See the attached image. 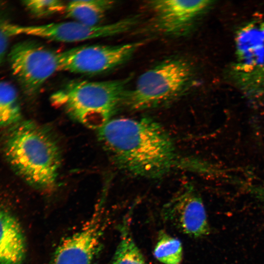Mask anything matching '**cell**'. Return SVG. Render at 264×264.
<instances>
[{"label": "cell", "instance_id": "cell-1", "mask_svg": "<svg viewBox=\"0 0 264 264\" xmlns=\"http://www.w3.org/2000/svg\"><path fill=\"white\" fill-rule=\"evenodd\" d=\"M98 137L112 163L134 176L158 178L184 164L169 134L150 118L111 119Z\"/></svg>", "mask_w": 264, "mask_h": 264}, {"label": "cell", "instance_id": "cell-2", "mask_svg": "<svg viewBox=\"0 0 264 264\" xmlns=\"http://www.w3.org/2000/svg\"><path fill=\"white\" fill-rule=\"evenodd\" d=\"M2 152L14 172L33 187L53 190L62 163L60 148L53 133L31 121L8 128Z\"/></svg>", "mask_w": 264, "mask_h": 264}, {"label": "cell", "instance_id": "cell-3", "mask_svg": "<svg viewBox=\"0 0 264 264\" xmlns=\"http://www.w3.org/2000/svg\"><path fill=\"white\" fill-rule=\"evenodd\" d=\"M131 78L72 81L54 92L50 101L83 125L99 130L123 105Z\"/></svg>", "mask_w": 264, "mask_h": 264}, {"label": "cell", "instance_id": "cell-4", "mask_svg": "<svg viewBox=\"0 0 264 264\" xmlns=\"http://www.w3.org/2000/svg\"><path fill=\"white\" fill-rule=\"evenodd\" d=\"M196 83V71L185 59H165L142 74L127 90L123 105L141 110L169 104L188 93Z\"/></svg>", "mask_w": 264, "mask_h": 264}, {"label": "cell", "instance_id": "cell-5", "mask_svg": "<svg viewBox=\"0 0 264 264\" xmlns=\"http://www.w3.org/2000/svg\"><path fill=\"white\" fill-rule=\"evenodd\" d=\"M235 60L231 75L245 93H264V16L244 23L235 38Z\"/></svg>", "mask_w": 264, "mask_h": 264}, {"label": "cell", "instance_id": "cell-6", "mask_svg": "<svg viewBox=\"0 0 264 264\" xmlns=\"http://www.w3.org/2000/svg\"><path fill=\"white\" fill-rule=\"evenodd\" d=\"M12 72L28 96L37 94L59 69V52L33 41L15 44L8 55Z\"/></svg>", "mask_w": 264, "mask_h": 264}, {"label": "cell", "instance_id": "cell-7", "mask_svg": "<svg viewBox=\"0 0 264 264\" xmlns=\"http://www.w3.org/2000/svg\"><path fill=\"white\" fill-rule=\"evenodd\" d=\"M143 42L117 45L80 46L59 52V69L93 75L110 70L126 62Z\"/></svg>", "mask_w": 264, "mask_h": 264}, {"label": "cell", "instance_id": "cell-8", "mask_svg": "<svg viewBox=\"0 0 264 264\" xmlns=\"http://www.w3.org/2000/svg\"><path fill=\"white\" fill-rule=\"evenodd\" d=\"M136 16L115 22L89 25L76 21L22 26L11 24L12 36L24 34L58 42L70 43L118 35L131 30L138 22Z\"/></svg>", "mask_w": 264, "mask_h": 264}, {"label": "cell", "instance_id": "cell-9", "mask_svg": "<svg viewBox=\"0 0 264 264\" xmlns=\"http://www.w3.org/2000/svg\"><path fill=\"white\" fill-rule=\"evenodd\" d=\"M213 3L207 0L147 1L151 14L148 27L153 33L166 36L185 35L196 26Z\"/></svg>", "mask_w": 264, "mask_h": 264}, {"label": "cell", "instance_id": "cell-10", "mask_svg": "<svg viewBox=\"0 0 264 264\" xmlns=\"http://www.w3.org/2000/svg\"><path fill=\"white\" fill-rule=\"evenodd\" d=\"M104 207L100 204L81 228L61 240L51 264H92L101 250L108 226Z\"/></svg>", "mask_w": 264, "mask_h": 264}, {"label": "cell", "instance_id": "cell-11", "mask_svg": "<svg viewBox=\"0 0 264 264\" xmlns=\"http://www.w3.org/2000/svg\"><path fill=\"white\" fill-rule=\"evenodd\" d=\"M164 219L181 232L194 238L205 236L209 226L201 197L191 184H186L164 207Z\"/></svg>", "mask_w": 264, "mask_h": 264}, {"label": "cell", "instance_id": "cell-12", "mask_svg": "<svg viewBox=\"0 0 264 264\" xmlns=\"http://www.w3.org/2000/svg\"><path fill=\"white\" fill-rule=\"evenodd\" d=\"M26 242L21 225L10 212L0 208V264H22Z\"/></svg>", "mask_w": 264, "mask_h": 264}, {"label": "cell", "instance_id": "cell-13", "mask_svg": "<svg viewBox=\"0 0 264 264\" xmlns=\"http://www.w3.org/2000/svg\"><path fill=\"white\" fill-rule=\"evenodd\" d=\"M115 1L109 0H72L66 4V16L74 21L89 25L101 24Z\"/></svg>", "mask_w": 264, "mask_h": 264}, {"label": "cell", "instance_id": "cell-14", "mask_svg": "<svg viewBox=\"0 0 264 264\" xmlns=\"http://www.w3.org/2000/svg\"><path fill=\"white\" fill-rule=\"evenodd\" d=\"M18 94L10 84L0 81V128H9L22 120Z\"/></svg>", "mask_w": 264, "mask_h": 264}, {"label": "cell", "instance_id": "cell-15", "mask_svg": "<svg viewBox=\"0 0 264 264\" xmlns=\"http://www.w3.org/2000/svg\"><path fill=\"white\" fill-rule=\"evenodd\" d=\"M155 258L164 264H180L182 260L181 242L164 231H160L154 251Z\"/></svg>", "mask_w": 264, "mask_h": 264}, {"label": "cell", "instance_id": "cell-16", "mask_svg": "<svg viewBox=\"0 0 264 264\" xmlns=\"http://www.w3.org/2000/svg\"><path fill=\"white\" fill-rule=\"evenodd\" d=\"M114 255L112 264H146L144 258L126 229Z\"/></svg>", "mask_w": 264, "mask_h": 264}, {"label": "cell", "instance_id": "cell-17", "mask_svg": "<svg viewBox=\"0 0 264 264\" xmlns=\"http://www.w3.org/2000/svg\"><path fill=\"white\" fill-rule=\"evenodd\" d=\"M23 5L33 16L43 18L65 11L66 4L58 0H28Z\"/></svg>", "mask_w": 264, "mask_h": 264}, {"label": "cell", "instance_id": "cell-18", "mask_svg": "<svg viewBox=\"0 0 264 264\" xmlns=\"http://www.w3.org/2000/svg\"><path fill=\"white\" fill-rule=\"evenodd\" d=\"M0 24V65L3 63L7 52L9 38L11 37Z\"/></svg>", "mask_w": 264, "mask_h": 264}]
</instances>
